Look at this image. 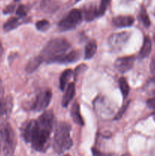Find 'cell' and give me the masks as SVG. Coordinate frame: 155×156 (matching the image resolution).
<instances>
[{
    "mask_svg": "<svg viewBox=\"0 0 155 156\" xmlns=\"http://www.w3.org/2000/svg\"><path fill=\"white\" fill-rule=\"evenodd\" d=\"M71 117L72 118L73 121L78 125H80V126H84V122L83 117H82L81 114V111H80V106H79L78 103L75 102V103L73 104V105L71 106Z\"/></svg>",
    "mask_w": 155,
    "mask_h": 156,
    "instance_id": "7c38bea8",
    "label": "cell"
},
{
    "mask_svg": "<svg viewBox=\"0 0 155 156\" xmlns=\"http://www.w3.org/2000/svg\"><path fill=\"white\" fill-rule=\"evenodd\" d=\"M71 47V44L64 38H54L49 41L41 51L40 56L43 62L48 63L56 62V61L65 55Z\"/></svg>",
    "mask_w": 155,
    "mask_h": 156,
    "instance_id": "7a4b0ae2",
    "label": "cell"
},
{
    "mask_svg": "<svg viewBox=\"0 0 155 156\" xmlns=\"http://www.w3.org/2000/svg\"><path fill=\"white\" fill-rule=\"evenodd\" d=\"M140 18H141L143 24L146 27H148L150 25V18H149L148 15L147 13V11H146V9L144 8H141V12H140Z\"/></svg>",
    "mask_w": 155,
    "mask_h": 156,
    "instance_id": "44dd1931",
    "label": "cell"
},
{
    "mask_svg": "<svg viewBox=\"0 0 155 156\" xmlns=\"http://www.w3.org/2000/svg\"><path fill=\"white\" fill-rule=\"evenodd\" d=\"M21 22L19 21V19L18 18H10L3 25V29L5 31L9 32L11 30H14V29L17 28L18 26L20 25Z\"/></svg>",
    "mask_w": 155,
    "mask_h": 156,
    "instance_id": "ac0fdd59",
    "label": "cell"
},
{
    "mask_svg": "<svg viewBox=\"0 0 155 156\" xmlns=\"http://www.w3.org/2000/svg\"><path fill=\"white\" fill-rule=\"evenodd\" d=\"M14 10H15V5H8L7 7L3 10V13L5 14V15H8V14L12 13Z\"/></svg>",
    "mask_w": 155,
    "mask_h": 156,
    "instance_id": "4316f807",
    "label": "cell"
},
{
    "mask_svg": "<svg viewBox=\"0 0 155 156\" xmlns=\"http://www.w3.org/2000/svg\"><path fill=\"white\" fill-rule=\"evenodd\" d=\"M74 95H75V85H74V83L71 82V83H69V85L67 86L66 89H65V92L64 94L62 101V106L64 108L68 107L71 100L74 98Z\"/></svg>",
    "mask_w": 155,
    "mask_h": 156,
    "instance_id": "8fae6325",
    "label": "cell"
},
{
    "mask_svg": "<svg viewBox=\"0 0 155 156\" xmlns=\"http://www.w3.org/2000/svg\"><path fill=\"white\" fill-rule=\"evenodd\" d=\"M82 15L86 21H92L96 17L98 16V9H97V7L94 5H89L84 8Z\"/></svg>",
    "mask_w": 155,
    "mask_h": 156,
    "instance_id": "4fadbf2b",
    "label": "cell"
},
{
    "mask_svg": "<svg viewBox=\"0 0 155 156\" xmlns=\"http://www.w3.org/2000/svg\"><path fill=\"white\" fill-rule=\"evenodd\" d=\"M3 52H4V50H3V47H2V45L1 42H0V61H1L2 57L3 56Z\"/></svg>",
    "mask_w": 155,
    "mask_h": 156,
    "instance_id": "f1b7e54d",
    "label": "cell"
},
{
    "mask_svg": "<svg viewBox=\"0 0 155 156\" xmlns=\"http://www.w3.org/2000/svg\"><path fill=\"white\" fill-rule=\"evenodd\" d=\"M111 0H101L100 1V6L98 8V16H102L103 15V14L105 13V12L106 11L107 9L108 5L109 4Z\"/></svg>",
    "mask_w": 155,
    "mask_h": 156,
    "instance_id": "cb8c5ba5",
    "label": "cell"
},
{
    "mask_svg": "<svg viewBox=\"0 0 155 156\" xmlns=\"http://www.w3.org/2000/svg\"><path fill=\"white\" fill-rule=\"evenodd\" d=\"M147 105L151 109H155V96L147 100Z\"/></svg>",
    "mask_w": 155,
    "mask_h": 156,
    "instance_id": "83f0119b",
    "label": "cell"
},
{
    "mask_svg": "<svg viewBox=\"0 0 155 156\" xmlns=\"http://www.w3.org/2000/svg\"><path fill=\"white\" fill-rule=\"evenodd\" d=\"M54 115L52 111H45L37 120H33L25 126L23 137L36 152H44L50 146Z\"/></svg>",
    "mask_w": 155,
    "mask_h": 156,
    "instance_id": "6da1fadb",
    "label": "cell"
},
{
    "mask_svg": "<svg viewBox=\"0 0 155 156\" xmlns=\"http://www.w3.org/2000/svg\"><path fill=\"white\" fill-rule=\"evenodd\" d=\"M151 51V41L149 37H145L144 39L142 47L140 50L139 56L141 58H145L149 56Z\"/></svg>",
    "mask_w": 155,
    "mask_h": 156,
    "instance_id": "2e32d148",
    "label": "cell"
},
{
    "mask_svg": "<svg viewBox=\"0 0 155 156\" xmlns=\"http://www.w3.org/2000/svg\"><path fill=\"white\" fill-rule=\"evenodd\" d=\"M119 86L123 98H126L129 93V85L125 78H120L119 80Z\"/></svg>",
    "mask_w": 155,
    "mask_h": 156,
    "instance_id": "ffe728a7",
    "label": "cell"
},
{
    "mask_svg": "<svg viewBox=\"0 0 155 156\" xmlns=\"http://www.w3.org/2000/svg\"><path fill=\"white\" fill-rule=\"evenodd\" d=\"M130 37V33L127 31L115 33L110 35L108 39V43L113 51H119L122 49Z\"/></svg>",
    "mask_w": 155,
    "mask_h": 156,
    "instance_id": "8992f818",
    "label": "cell"
},
{
    "mask_svg": "<svg viewBox=\"0 0 155 156\" xmlns=\"http://www.w3.org/2000/svg\"><path fill=\"white\" fill-rule=\"evenodd\" d=\"M72 74L73 71L71 69H67L64 70L63 73L61 74L60 79H59V87L62 91L65 90V87L68 85V82L72 76Z\"/></svg>",
    "mask_w": 155,
    "mask_h": 156,
    "instance_id": "9a60e30c",
    "label": "cell"
},
{
    "mask_svg": "<svg viewBox=\"0 0 155 156\" xmlns=\"http://www.w3.org/2000/svg\"><path fill=\"white\" fill-rule=\"evenodd\" d=\"M135 18L131 15H119L112 19V23L119 27H130L134 24Z\"/></svg>",
    "mask_w": 155,
    "mask_h": 156,
    "instance_id": "9c48e42d",
    "label": "cell"
},
{
    "mask_svg": "<svg viewBox=\"0 0 155 156\" xmlns=\"http://www.w3.org/2000/svg\"><path fill=\"white\" fill-rule=\"evenodd\" d=\"M15 1H18V0H15Z\"/></svg>",
    "mask_w": 155,
    "mask_h": 156,
    "instance_id": "f546056e",
    "label": "cell"
},
{
    "mask_svg": "<svg viewBox=\"0 0 155 156\" xmlns=\"http://www.w3.org/2000/svg\"><path fill=\"white\" fill-rule=\"evenodd\" d=\"M97 44L96 41L93 40L88 42L85 46L84 50V58L86 59H91L97 53Z\"/></svg>",
    "mask_w": 155,
    "mask_h": 156,
    "instance_id": "5bb4252c",
    "label": "cell"
},
{
    "mask_svg": "<svg viewBox=\"0 0 155 156\" xmlns=\"http://www.w3.org/2000/svg\"><path fill=\"white\" fill-rule=\"evenodd\" d=\"M83 15L79 9H72L68 12V15L59 21L58 27L61 31H68L77 27L82 21Z\"/></svg>",
    "mask_w": 155,
    "mask_h": 156,
    "instance_id": "5b68a950",
    "label": "cell"
},
{
    "mask_svg": "<svg viewBox=\"0 0 155 156\" xmlns=\"http://www.w3.org/2000/svg\"><path fill=\"white\" fill-rule=\"evenodd\" d=\"M52 99V92L51 91H44L40 93L36 98L34 103L32 105V109L33 111L39 112L46 109L50 105Z\"/></svg>",
    "mask_w": 155,
    "mask_h": 156,
    "instance_id": "52a82bcc",
    "label": "cell"
},
{
    "mask_svg": "<svg viewBox=\"0 0 155 156\" xmlns=\"http://www.w3.org/2000/svg\"><path fill=\"white\" fill-rule=\"evenodd\" d=\"M150 73L153 76H155V53L153 56H152L151 61H150Z\"/></svg>",
    "mask_w": 155,
    "mask_h": 156,
    "instance_id": "484cf974",
    "label": "cell"
},
{
    "mask_svg": "<svg viewBox=\"0 0 155 156\" xmlns=\"http://www.w3.org/2000/svg\"><path fill=\"white\" fill-rule=\"evenodd\" d=\"M27 12H28V9L25 5H20L17 9L16 15H18V18H23L27 15Z\"/></svg>",
    "mask_w": 155,
    "mask_h": 156,
    "instance_id": "d4e9b609",
    "label": "cell"
},
{
    "mask_svg": "<svg viewBox=\"0 0 155 156\" xmlns=\"http://www.w3.org/2000/svg\"><path fill=\"white\" fill-rule=\"evenodd\" d=\"M81 57L80 52L78 50H72V51L69 52L68 53H65L62 56H61L56 62L60 64H68V63H73V62H77L79 60Z\"/></svg>",
    "mask_w": 155,
    "mask_h": 156,
    "instance_id": "30bf717a",
    "label": "cell"
},
{
    "mask_svg": "<svg viewBox=\"0 0 155 156\" xmlns=\"http://www.w3.org/2000/svg\"><path fill=\"white\" fill-rule=\"evenodd\" d=\"M77 1H78V0H77Z\"/></svg>",
    "mask_w": 155,
    "mask_h": 156,
    "instance_id": "4dcf8cb0",
    "label": "cell"
},
{
    "mask_svg": "<svg viewBox=\"0 0 155 156\" xmlns=\"http://www.w3.org/2000/svg\"><path fill=\"white\" fill-rule=\"evenodd\" d=\"M50 27V24L47 20H40L36 23V27L40 31L44 32L48 30Z\"/></svg>",
    "mask_w": 155,
    "mask_h": 156,
    "instance_id": "7402d4cb",
    "label": "cell"
},
{
    "mask_svg": "<svg viewBox=\"0 0 155 156\" xmlns=\"http://www.w3.org/2000/svg\"><path fill=\"white\" fill-rule=\"evenodd\" d=\"M71 129V125L67 122H61L58 124L53 138V149L56 153H65L72 146Z\"/></svg>",
    "mask_w": 155,
    "mask_h": 156,
    "instance_id": "3957f363",
    "label": "cell"
},
{
    "mask_svg": "<svg viewBox=\"0 0 155 156\" xmlns=\"http://www.w3.org/2000/svg\"><path fill=\"white\" fill-rule=\"evenodd\" d=\"M16 145L15 130L9 122H4L0 126V146L3 154L5 155H13Z\"/></svg>",
    "mask_w": 155,
    "mask_h": 156,
    "instance_id": "277c9868",
    "label": "cell"
},
{
    "mask_svg": "<svg viewBox=\"0 0 155 156\" xmlns=\"http://www.w3.org/2000/svg\"><path fill=\"white\" fill-rule=\"evenodd\" d=\"M11 109H12V101L4 100L0 97V118L10 112Z\"/></svg>",
    "mask_w": 155,
    "mask_h": 156,
    "instance_id": "d6986e66",
    "label": "cell"
},
{
    "mask_svg": "<svg viewBox=\"0 0 155 156\" xmlns=\"http://www.w3.org/2000/svg\"><path fill=\"white\" fill-rule=\"evenodd\" d=\"M135 61V57L134 56H123V57L118 58L115 60L114 66L119 73H125L129 71L133 67Z\"/></svg>",
    "mask_w": 155,
    "mask_h": 156,
    "instance_id": "ba28073f",
    "label": "cell"
},
{
    "mask_svg": "<svg viewBox=\"0 0 155 156\" xmlns=\"http://www.w3.org/2000/svg\"><path fill=\"white\" fill-rule=\"evenodd\" d=\"M42 62L43 59H41V57L40 56L32 58L28 62L27 66H26V72L27 73H33L40 66V65Z\"/></svg>",
    "mask_w": 155,
    "mask_h": 156,
    "instance_id": "e0dca14e",
    "label": "cell"
},
{
    "mask_svg": "<svg viewBox=\"0 0 155 156\" xmlns=\"http://www.w3.org/2000/svg\"><path fill=\"white\" fill-rule=\"evenodd\" d=\"M144 90L147 94L155 95V79H150L144 86Z\"/></svg>",
    "mask_w": 155,
    "mask_h": 156,
    "instance_id": "603a6c76",
    "label": "cell"
}]
</instances>
